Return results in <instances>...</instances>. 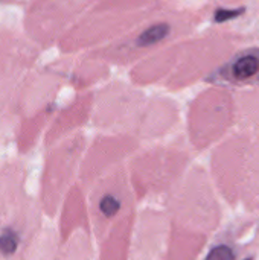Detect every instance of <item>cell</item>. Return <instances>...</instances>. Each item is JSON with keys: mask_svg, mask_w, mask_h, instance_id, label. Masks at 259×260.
I'll return each mask as SVG.
<instances>
[{"mask_svg": "<svg viewBox=\"0 0 259 260\" xmlns=\"http://www.w3.org/2000/svg\"><path fill=\"white\" fill-rule=\"evenodd\" d=\"M38 198L26 189V169L20 160L0 165V260H24L43 224Z\"/></svg>", "mask_w": 259, "mask_h": 260, "instance_id": "1", "label": "cell"}, {"mask_svg": "<svg viewBox=\"0 0 259 260\" xmlns=\"http://www.w3.org/2000/svg\"><path fill=\"white\" fill-rule=\"evenodd\" d=\"M166 215L172 225L209 235L221 219V209L208 174L195 166L168 192Z\"/></svg>", "mask_w": 259, "mask_h": 260, "instance_id": "2", "label": "cell"}, {"mask_svg": "<svg viewBox=\"0 0 259 260\" xmlns=\"http://www.w3.org/2000/svg\"><path fill=\"white\" fill-rule=\"evenodd\" d=\"M85 193L89 225L93 241L98 242L118 221L136 212V195L130 183L127 163L99 177Z\"/></svg>", "mask_w": 259, "mask_h": 260, "instance_id": "3", "label": "cell"}, {"mask_svg": "<svg viewBox=\"0 0 259 260\" xmlns=\"http://www.w3.org/2000/svg\"><path fill=\"white\" fill-rule=\"evenodd\" d=\"M189 158L186 154H159L153 157H130L127 171L136 200L145 195L169 192L185 175Z\"/></svg>", "mask_w": 259, "mask_h": 260, "instance_id": "4", "label": "cell"}, {"mask_svg": "<svg viewBox=\"0 0 259 260\" xmlns=\"http://www.w3.org/2000/svg\"><path fill=\"white\" fill-rule=\"evenodd\" d=\"M78 149L70 148L69 151L46 157L44 169L41 177V195L38 198L43 213L49 218L58 215L60 206L66 193L76 184L81 158Z\"/></svg>", "mask_w": 259, "mask_h": 260, "instance_id": "5", "label": "cell"}, {"mask_svg": "<svg viewBox=\"0 0 259 260\" xmlns=\"http://www.w3.org/2000/svg\"><path fill=\"white\" fill-rule=\"evenodd\" d=\"M169 233V218L166 212L145 209L136 212L131 260H159L165 254Z\"/></svg>", "mask_w": 259, "mask_h": 260, "instance_id": "6", "label": "cell"}, {"mask_svg": "<svg viewBox=\"0 0 259 260\" xmlns=\"http://www.w3.org/2000/svg\"><path fill=\"white\" fill-rule=\"evenodd\" d=\"M247 152L244 146L220 148L211 157L212 178L221 197L235 206L241 200V189L247 166Z\"/></svg>", "mask_w": 259, "mask_h": 260, "instance_id": "7", "label": "cell"}, {"mask_svg": "<svg viewBox=\"0 0 259 260\" xmlns=\"http://www.w3.org/2000/svg\"><path fill=\"white\" fill-rule=\"evenodd\" d=\"M206 241V235L191 232L169 222V233L163 260H194L202 253Z\"/></svg>", "mask_w": 259, "mask_h": 260, "instance_id": "8", "label": "cell"}, {"mask_svg": "<svg viewBox=\"0 0 259 260\" xmlns=\"http://www.w3.org/2000/svg\"><path fill=\"white\" fill-rule=\"evenodd\" d=\"M55 260H96V250L89 227H79L60 239Z\"/></svg>", "mask_w": 259, "mask_h": 260, "instance_id": "9", "label": "cell"}, {"mask_svg": "<svg viewBox=\"0 0 259 260\" xmlns=\"http://www.w3.org/2000/svg\"><path fill=\"white\" fill-rule=\"evenodd\" d=\"M249 210L259 212V148L247 157L241 200Z\"/></svg>", "mask_w": 259, "mask_h": 260, "instance_id": "10", "label": "cell"}, {"mask_svg": "<svg viewBox=\"0 0 259 260\" xmlns=\"http://www.w3.org/2000/svg\"><path fill=\"white\" fill-rule=\"evenodd\" d=\"M60 245V236L56 225H47L41 229L34 245L27 251L24 260H55Z\"/></svg>", "mask_w": 259, "mask_h": 260, "instance_id": "11", "label": "cell"}, {"mask_svg": "<svg viewBox=\"0 0 259 260\" xmlns=\"http://www.w3.org/2000/svg\"><path fill=\"white\" fill-rule=\"evenodd\" d=\"M259 73V53L246 52L240 55L231 66V78L235 81H247Z\"/></svg>", "mask_w": 259, "mask_h": 260, "instance_id": "12", "label": "cell"}, {"mask_svg": "<svg viewBox=\"0 0 259 260\" xmlns=\"http://www.w3.org/2000/svg\"><path fill=\"white\" fill-rule=\"evenodd\" d=\"M169 32V26L165 24V23H160V24H156V26H151L150 29H147L137 40L139 46H151V44H156L159 43L160 40H163Z\"/></svg>", "mask_w": 259, "mask_h": 260, "instance_id": "13", "label": "cell"}, {"mask_svg": "<svg viewBox=\"0 0 259 260\" xmlns=\"http://www.w3.org/2000/svg\"><path fill=\"white\" fill-rule=\"evenodd\" d=\"M205 260H235V251L229 245L220 244L208 251Z\"/></svg>", "mask_w": 259, "mask_h": 260, "instance_id": "14", "label": "cell"}, {"mask_svg": "<svg viewBox=\"0 0 259 260\" xmlns=\"http://www.w3.org/2000/svg\"><path fill=\"white\" fill-rule=\"evenodd\" d=\"M243 12H244V8H241V9H218L215 12V17L214 18H215L217 23H223L226 20H232V18L241 15Z\"/></svg>", "mask_w": 259, "mask_h": 260, "instance_id": "15", "label": "cell"}, {"mask_svg": "<svg viewBox=\"0 0 259 260\" xmlns=\"http://www.w3.org/2000/svg\"><path fill=\"white\" fill-rule=\"evenodd\" d=\"M244 260H253V259H250V257H249V259H244Z\"/></svg>", "mask_w": 259, "mask_h": 260, "instance_id": "16", "label": "cell"}]
</instances>
